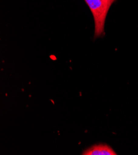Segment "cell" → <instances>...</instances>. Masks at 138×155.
Instances as JSON below:
<instances>
[{"label": "cell", "mask_w": 138, "mask_h": 155, "mask_svg": "<svg viewBox=\"0 0 138 155\" xmlns=\"http://www.w3.org/2000/svg\"><path fill=\"white\" fill-rule=\"evenodd\" d=\"M94 21V37L99 38L105 34V24L110 5L105 0H85Z\"/></svg>", "instance_id": "6da1fadb"}, {"label": "cell", "mask_w": 138, "mask_h": 155, "mask_svg": "<svg viewBox=\"0 0 138 155\" xmlns=\"http://www.w3.org/2000/svg\"><path fill=\"white\" fill-rule=\"evenodd\" d=\"M83 155H116V153L108 144L100 143L91 146L85 150Z\"/></svg>", "instance_id": "7a4b0ae2"}, {"label": "cell", "mask_w": 138, "mask_h": 155, "mask_svg": "<svg viewBox=\"0 0 138 155\" xmlns=\"http://www.w3.org/2000/svg\"><path fill=\"white\" fill-rule=\"evenodd\" d=\"M105 1L106 2H107L108 3L110 6L112 5V4L113 3V2L115 1V0H105Z\"/></svg>", "instance_id": "3957f363"}]
</instances>
